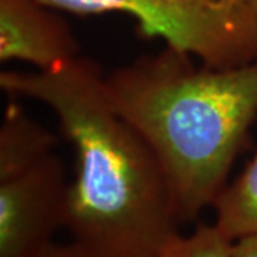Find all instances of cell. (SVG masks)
<instances>
[{"instance_id":"4","label":"cell","mask_w":257,"mask_h":257,"mask_svg":"<svg viewBox=\"0 0 257 257\" xmlns=\"http://www.w3.org/2000/svg\"><path fill=\"white\" fill-rule=\"evenodd\" d=\"M69 184L53 153L0 179V257L45 253L56 230L66 226Z\"/></svg>"},{"instance_id":"9","label":"cell","mask_w":257,"mask_h":257,"mask_svg":"<svg viewBox=\"0 0 257 257\" xmlns=\"http://www.w3.org/2000/svg\"><path fill=\"white\" fill-rule=\"evenodd\" d=\"M40 257H94L79 243L72 241L69 244H55L52 243Z\"/></svg>"},{"instance_id":"1","label":"cell","mask_w":257,"mask_h":257,"mask_svg":"<svg viewBox=\"0 0 257 257\" xmlns=\"http://www.w3.org/2000/svg\"><path fill=\"white\" fill-rule=\"evenodd\" d=\"M9 97L56 114L76 160L66 229L94 257H160L180 234L165 170L138 128L107 96L106 74L77 56L49 70L0 73Z\"/></svg>"},{"instance_id":"8","label":"cell","mask_w":257,"mask_h":257,"mask_svg":"<svg viewBox=\"0 0 257 257\" xmlns=\"http://www.w3.org/2000/svg\"><path fill=\"white\" fill-rule=\"evenodd\" d=\"M231 244L214 224H197L192 234H179L160 257H230Z\"/></svg>"},{"instance_id":"2","label":"cell","mask_w":257,"mask_h":257,"mask_svg":"<svg viewBox=\"0 0 257 257\" xmlns=\"http://www.w3.org/2000/svg\"><path fill=\"white\" fill-rule=\"evenodd\" d=\"M170 46L106 74L116 110L165 170L180 224L213 206L257 117V60L211 67Z\"/></svg>"},{"instance_id":"5","label":"cell","mask_w":257,"mask_h":257,"mask_svg":"<svg viewBox=\"0 0 257 257\" xmlns=\"http://www.w3.org/2000/svg\"><path fill=\"white\" fill-rule=\"evenodd\" d=\"M57 10L40 0H0V60L49 70L80 56V45Z\"/></svg>"},{"instance_id":"10","label":"cell","mask_w":257,"mask_h":257,"mask_svg":"<svg viewBox=\"0 0 257 257\" xmlns=\"http://www.w3.org/2000/svg\"><path fill=\"white\" fill-rule=\"evenodd\" d=\"M230 257H257V236H246L234 240Z\"/></svg>"},{"instance_id":"6","label":"cell","mask_w":257,"mask_h":257,"mask_svg":"<svg viewBox=\"0 0 257 257\" xmlns=\"http://www.w3.org/2000/svg\"><path fill=\"white\" fill-rule=\"evenodd\" d=\"M55 135L10 101L0 126V179L16 175L53 153Z\"/></svg>"},{"instance_id":"7","label":"cell","mask_w":257,"mask_h":257,"mask_svg":"<svg viewBox=\"0 0 257 257\" xmlns=\"http://www.w3.org/2000/svg\"><path fill=\"white\" fill-rule=\"evenodd\" d=\"M214 226L231 241L257 236V152L244 170L213 203Z\"/></svg>"},{"instance_id":"3","label":"cell","mask_w":257,"mask_h":257,"mask_svg":"<svg viewBox=\"0 0 257 257\" xmlns=\"http://www.w3.org/2000/svg\"><path fill=\"white\" fill-rule=\"evenodd\" d=\"M77 16L120 13L139 35L160 39L211 67L257 60V0H40Z\"/></svg>"}]
</instances>
